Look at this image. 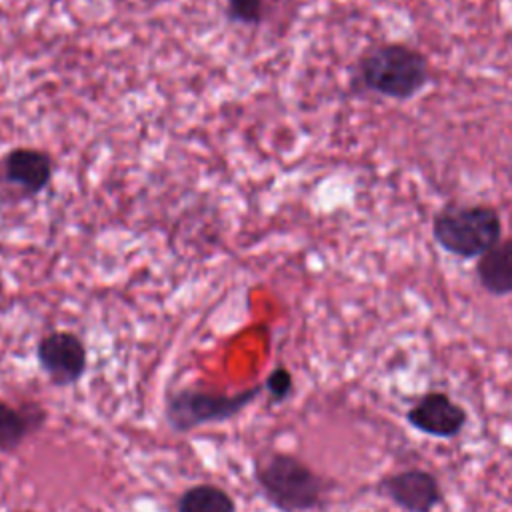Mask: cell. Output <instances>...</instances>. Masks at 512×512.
<instances>
[{"label":"cell","instance_id":"obj_1","mask_svg":"<svg viewBox=\"0 0 512 512\" xmlns=\"http://www.w3.org/2000/svg\"><path fill=\"white\" fill-rule=\"evenodd\" d=\"M254 478L266 500L282 512L312 510L324 496V480L292 454H262L254 462Z\"/></svg>","mask_w":512,"mask_h":512},{"label":"cell","instance_id":"obj_2","mask_svg":"<svg viewBox=\"0 0 512 512\" xmlns=\"http://www.w3.org/2000/svg\"><path fill=\"white\" fill-rule=\"evenodd\" d=\"M358 78L370 92L406 100L426 86L428 60L410 46L382 44L360 60Z\"/></svg>","mask_w":512,"mask_h":512},{"label":"cell","instance_id":"obj_3","mask_svg":"<svg viewBox=\"0 0 512 512\" xmlns=\"http://www.w3.org/2000/svg\"><path fill=\"white\" fill-rule=\"evenodd\" d=\"M432 234L446 252L476 258L500 242L502 220L486 204H452L436 214Z\"/></svg>","mask_w":512,"mask_h":512},{"label":"cell","instance_id":"obj_4","mask_svg":"<svg viewBox=\"0 0 512 512\" xmlns=\"http://www.w3.org/2000/svg\"><path fill=\"white\" fill-rule=\"evenodd\" d=\"M262 390L264 384H256L232 394L200 388H180L166 396L164 416L174 432H190L206 424H218L234 418L248 404H252Z\"/></svg>","mask_w":512,"mask_h":512},{"label":"cell","instance_id":"obj_5","mask_svg":"<svg viewBox=\"0 0 512 512\" xmlns=\"http://www.w3.org/2000/svg\"><path fill=\"white\" fill-rule=\"evenodd\" d=\"M40 368L54 386L76 384L88 366V352L84 342L68 330H56L40 338L36 346Z\"/></svg>","mask_w":512,"mask_h":512},{"label":"cell","instance_id":"obj_6","mask_svg":"<svg viewBox=\"0 0 512 512\" xmlns=\"http://www.w3.org/2000/svg\"><path fill=\"white\" fill-rule=\"evenodd\" d=\"M408 420L424 434L436 438H450L462 430L466 422V412L446 394L432 392L410 408Z\"/></svg>","mask_w":512,"mask_h":512},{"label":"cell","instance_id":"obj_7","mask_svg":"<svg viewBox=\"0 0 512 512\" xmlns=\"http://www.w3.org/2000/svg\"><path fill=\"white\" fill-rule=\"evenodd\" d=\"M4 178L26 194H40L52 180L54 164L50 154L38 148H12L2 158Z\"/></svg>","mask_w":512,"mask_h":512},{"label":"cell","instance_id":"obj_8","mask_svg":"<svg viewBox=\"0 0 512 512\" xmlns=\"http://www.w3.org/2000/svg\"><path fill=\"white\" fill-rule=\"evenodd\" d=\"M386 494L408 512H430L442 498L438 480L424 470H406L384 480Z\"/></svg>","mask_w":512,"mask_h":512},{"label":"cell","instance_id":"obj_9","mask_svg":"<svg viewBox=\"0 0 512 512\" xmlns=\"http://www.w3.org/2000/svg\"><path fill=\"white\" fill-rule=\"evenodd\" d=\"M46 422V410L36 402L12 406L0 400V454L14 452L30 434Z\"/></svg>","mask_w":512,"mask_h":512},{"label":"cell","instance_id":"obj_10","mask_svg":"<svg viewBox=\"0 0 512 512\" xmlns=\"http://www.w3.org/2000/svg\"><path fill=\"white\" fill-rule=\"evenodd\" d=\"M476 274L484 290L490 294H512V238L500 240L486 254H482Z\"/></svg>","mask_w":512,"mask_h":512},{"label":"cell","instance_id":"obj_11","mask_svg":"<svg viewBox=\"0 0 512 512\" xmlns=\"http://www.w3.org/2000/svg\"><path fill=\"white\" fill-rule=\"evenodd\" d=\"M176 512H236V502L216 484H194L178 496Z\"/></svg>","mask_w":512,"mask_h":512},{"label":"cell","instance_id":"obj_12","mask_svg":"<svg viewBox=\"0 0 512 512\" xmlns=\"http://www.w3.org/2000/svg\"><path fill=\"white\" fill-rule=\"evenodd\" d=\"M266 0H226V16L236 24H260Z\"/></svg>","mask_w":512,"mask_h":512},{"label":"cell","instance_id":"obj_13","mask_svg":"<svg viewBox=\"0 0 512 512\" xmlns=\"http://www.w3.org/2000/svg\"><path fill=\"white\" fill-rule=\"evenodd\" d=\"M264 388L272 402H284L292 394V374L284 366H276L264 382Z\"/></svg>","mask_w":512,"mask_h":512},{"label":"cell","instance_id":"obj_14","mask_svg":"<svg viewBox=\"0 0 512 512\" xmlns=\"http://www.w3.org/2000/svg\"><path fill=\"white\" fill-rule=\"evenodd\" d=\"M26 512H30V510H26Z\"/></svg>","mask_w":512,"mask_h":512}]
</instances>
